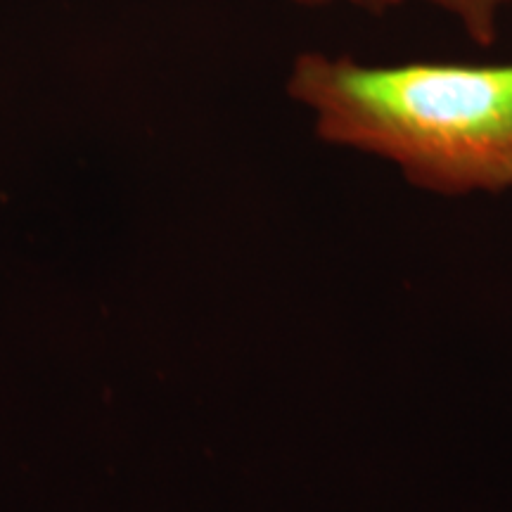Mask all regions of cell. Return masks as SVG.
I'll return each mask as SVG.
<instances>
[{
	"mask_svg": "<svg viewBox=\"0 0 512 512\" xmlns=\"http://www.w3.org/2000/svg\"><path fill=\"white\" fill-rule=\"evenodd\" d=\"M285 88L313 114L320 140L389 159L418 188H512V62L373 67L306 50Z\"/></svg>",
	"mask_w": 512,
	"mask_h": 512,
	"instance_id": "6da1fadb",
	"label": "cell"
},
{
	"mask_svg": "<svg viewBox=\"0 0 512 512\" xmlns=\"http://www.w3.org/2000/svg\"><path fill=\"white\" fill-rule=\"evenodd\" d=\"M422 3L456 19L475 46L491 48L501 36V12L510 0H422Z\"/></svg>",
	"mask_w": 512,
	"mask_h": 512,
	"instance_id": "7a4b0ae2",
	"label": "cell"
},
{
	"mask_svg": "<svg viewBox=\"0 0 512 512\" xmlns=\"http://www.w3.org/2000/svg\"><path fill=\"white\" fill-rule=\"evenodd\" d=\"M285 3L297 5V8H337V5H347V8L368 12V15H387L396 8H401L406 0H285Z\"/></svg>",
	"mask_w": 512,
	"mask_h": 512,
	"instance_id": "3957f363",
	"label": "cell"
},
{
	"mask_svg": "<svg viewBox=\"0 0 512 512\" xmlns=\"http://www.w3.org/2000/svg\"><path fill=\"white\" fill-rule=\"evenodd\" d=\"M510 3H512V0H510Z\"/></svg>",
	"mask_w": 512,
	"mask_h": 512,
	"instance_id": "277c9868",
	"label": "cell"
}]
</instances>
